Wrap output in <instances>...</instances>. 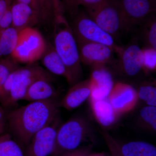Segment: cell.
<instances>
[{"mask_svg":"<svg viewBox=\"0 0 156 156\" xmlns=\"http://www.w3.org/2000/svg\"><path fill=\"white\" fill-rule=\"evenodd\" d=\"M58 99L30 102L7 114L9 133L21 146H27L37 132L59 115Z\"/></svg>","mask_w":156,"mask_h":156,"instance_id":"obj_1","label":"cell"},{"mask_svg":"<svg viewBox=\"0 0 156 156\" xmlns=\"http://www.w3.org/2000/svg\"><path fill=\"white\" fill-rule=\"evenodd\" d=\"M53 46L66 69L72 86L81 81L83 76L77 43L70 24L64 14L57 13L53 23Z\"/></svg>","mask_w":156,"mask_h":156,"instance_id":"obj_2","label":"cell"},{"mask_svg":"<svg viewBox=\"0 0 156 156\" xmlns=\"http://www.w3.org/2000/svg\"><path fill=\"white\" fill-rule=\"evenodd\" d=\"M93 129L88 119L83 116L72 117L57 129L56 144L51 156L77 149L92 135Z\"/></svg>","mask_w":156,"mask_h":156,"instance_id":"obj_3","label":"cell"},{"mask_svg":"<svg viewBox=\"0 0 156 156\" xmlns=\"http://www.w3.org/2000/svg\"><path fill=\"white\" fill-rule=\"evenodd\" d=\"M47 46L41 34L33 27L19 31L16 48L11 56L18 63L27 65L40 60Z\"/></svg>","mask_w":156,"mask_h":156,"instance_id":"obj_4","label":"cell"},{"mask_svg":"<svg viewBox=\"0 0 156 156\" xmlns=\"http://www.w3.org/2000/svg\"><path fill=\"white\" fill-rule=\"evenodd\" d=\"M41 79L54 80L52 74L35 63L20 67L14 72L11 92L3 106L10 107L23 100L29 87L34 82Z\"/></svg>","mask_w":156,"mask_h":156,"instance_id":"obj_5","label":"cell"},{"mask_svg":"<svg viewBox=\"0 0 156 156\" xmlns=\"http://www.w3.org/2000/svg\"><path fill=\"white\" fill-rule=\"evenodd\" d=\"M73 17L70 25L76 41L103 44L112 48L117 53L121 50L122 47L117 45L115 39L101 28L87 13L79 11Z\"/></svg>","mask_w":156,"mask_h":156,"instance_id":"obj_6","label":"cell"},{"mask_svg":"<svg viewBox=\"0 0 156 156\" xmlns=\"http://www.w3.org/2000/svg\"><path fill=\"white\" fill-rule=\"evenodd\" d=\"M86 10L89 17L115 39L122 32L126 31L122 15L113 0H105L100 5Z\"/></svg>","mask_w":156,"mask_h":156,"instance_id":"obj_7","label":"cell"},{"mask_svg":"<svg viewBox=\"0 0 156 156\" xmlns=\"http://www.w3.org/2000/svg\"><path fill=\"white\" fill-rule=\"evenodd\" d=\"M117 53L118 59L112 63L120 75L134 78L144 73L142 48L140 46L138 37H134L126 47H122Z\"/></svg>","mask_w":156,"mask_h":156,"instance_id":"obj_8","label":"cell"},{"mask_svg":"<svg viewBox=\"0 0 156 156\" xmlns=\"http://www.w3.org/2000/svg\"><path fill=\"white\" fill-rule=\"evenodd\" d=\"M119 9L126 31L139 26L156 11V0H113Z\"/></svg>","mask_w":156,"mask_h":156,"instance_id":"obj_9","label":"cell"},{"mask_svg":"<svg viewBox=\"0 0 156 156\" xmlns=\"http://www.w3.org/2000/svg\"><path fill=\"white\" fill-rule=\"evenodd\" d=\"M61 124L59 115L53 122L37 132L27 146L25 156H52L56 144L57 129Z\"/></svg>","mask_w":156,"mask_h":156,"instance_id":"obj_10","label":"cell"},{"mask_svg":"<svg viewBox=\"0 0 156 156\" xmlns=\"http://www.w3.org/2000/svg\"><path fill=\"white\" fill-rule=\"evenodd\" d=\"M81 62L91 67L107 65L114 61L112 48L99 43L76 41Z\"/></svg>","mask_w":156,"mask_h":156,"instance_id":"obj_11","label":"cell"},{"mask_svg":"<svg viewBox=\"0 0 156 156\" xmlns=\"http://www.w3.org/2000/svg\"><path fill=\"white\" fill-rule=\"evenodd\" d=\"M108 98L120 116L134 110L139 100L136 89L130 84L121 82L115 83Z\"/></svg>","mask_w":156,"mask_h":156,"instance_id":"obj_12","label":"cell"},{"mask_svg":"<svg viewBox=\"0 0 156 156\" xmlns=\"http://www.w3.org/2000/svg\"><path fill=\"white\" fill-rule=\"evenodd\" d=\"M89 80L91 91L89 100L107 98L115 83L112 73L106 65L92 66Z\"/></svg>","mask_w":156,"mask_h":156,"instance_id":"obj_13","label":"cell"},{"mask_svg":"<svg viewBox=\"0 0 156 156\" xmlns=\"http://www.w3.org/2000/svg\"><path fill=\"white\" fill-rule=\"evenodd\" d=\"M91 91L89 79L78 82L71 86L64 97L59 101V108L69 111L77 108L89 99Z\"/></svg>","mask_w":156,"mask_h":156,"instance_id":"obj_14","label":"cell"},{"mask_svg":"<svg viewBox=\"0 0 156 156\" xmlns=\"http://www.w3.org/2000/svg\"><path fill=\"white\" fill-rule=\"evenodd\" d=\"M12 27L20 31L27 27H33L43 23L36 12L23 3L14 0L11 8Z\"/></svg>","mask_w":156,"mask_h":156,"instance_id":"obj_15","label":"cell"},{"mask_svg":"<svg viewBox=\"0 0 156 156\" xmlns=\"http://www.w3.org/2000/svg\"><path fill=\"white\" fill-rule=\"evenodd\" d=\"M89 101L93 116L103 130L109 129L116 124L120 116L115 112L108 98Z\"/></svg>","mask_w":156,"mask_h":156,"instance_id":"obj_16","label":"cell"},{"mask_svg":"<svg viewBox=\"0 0 156 156\" xmlns=\"http://www.w3.org/2000/svg\"><path fill=\"white\" fill-rule=\"evenodd\" d=\"M53 80L41 79L29 87L23 100L29 102L58 99V92L53 86Z\"/></svg>","mask_w":156,"mask_h":156,"instance_id":"obj_17","label":"cell"},{"mask_svg":"<svg viewBox=\"0 0 156 156\" xmlns=\"http://www.w3.org/2000/svg\"><path fill=\"white\" fill-rule=\"evenodd\" d=\"M27 5L36 12L43 23L53 24L57 13H62L56 0H15Z\"/></svg>","mask_w":156,"mask_h":156,"instance_id":"obj_18","label":"cell"},{"mask_svg":"<svg viewBox=\"0 0 156 156\" xmlns=\"http://www.w3.org/2000/svg\"><path fill=\"white\" fill-rule=\"evenodd\" d=\"M40 60L49 73L55 75L64 77L68 83L69 78L67 71L53 44L50 42H47L46 49Z\"/></svg>","mask_w":156,"mask_h":156,"instance_id":"obj_19","label":"cell"},{"mask_svg":"<svg viewBox=\"0 0 156 156\" xmlns=\"http://www.w3.org/2000/svg\"><path fill=\"white\" fill-rule=\"evenodd\" d=\"M119 147L123 156H156V147L145 141H131Z\"/></svg>","mask_w":156,"mask_h":156,"instance_id":"obj_20","label":"cell"},{"mask_svg":"<svg viewBox=\"0 0 156 156\" xmlns=\"http://www.w3.org/2000/svg\"><path fill=\"white\" fill-rule=\"evenodd\" d=\"M139 27L140 36L144 47L156 49V17L152 14L143 20Z\"/></svg>","mask_w":156,"mask_h":156,"instance_id":"obj_21","label":"cell"},{"mask_svg":"<svg viewBox=\"0 0 156 156\" xmlns=\"http://www.w3.org/2000/svg\"><path fill=\"white\" fill-rule=\"evenodd\" d=\"M18 32L11 27L0 33V58L11 56L17 45Z\"/></svg>","mask_w":156,"mask_h":156,"instance_id":"obj_22","label":"cell"},{"mask_svg":"<svg viewBox=\"0 0 156 156\" xmlns=\"http://www.w3.org/2000/svg\"><path fill=\"white\" fill-rule=\"evenodd\" d=\"M0 156H25L22 146L10 133L0 135Z\"/></svg>","mask_w":156,"mask_h":156,"instance_id":"obj_23","label":"cell"},{"mask_svg":"<svg viewBox=\"0 0 156 156\" xmlns=\"http://www.w3.org/2000/svg\"><path fill=\"white\" fill-rule=\"evenodd\" d=\"M136 91L138 99L144 101L147 106L156 107L155 81H144Z\"/></svg>","mask_w":156,"mask_h":156,"instance_id":"obj_24","label":"cell"},{"mask_svg":"<svg viewBox=\"0 0 156 156\" xmlns=\"http://www.w3.org/2000/svg\"><path fill=\"white\" fill-rule=\"evenodd\" d=\"M140 126L149 131H156V107L146 106L140 111L138 117Z\"/></svg>","mask_w":156,"mask_h":156,"instance_id":"obj_25","label":"cell"},{"mask_svg":"<svg viewBox=\"0 0 156 156\" xmlns=\"http://www.w3.org/2000/svg\"><path fill=\"white\" fill-rule=\"evenodd\" d=\"M19 63L11 56L0 58V87L12 73L19 68Z\"/></svg>","mask_w":156,"mask_h":156,"instance_id":"obj_26","label":"cell"},{"mask_svg":"<svg viewBox=\"0 0 156 156\" xmlns=\"http://www.w3.org/2000/svg\"><path fill=\"white\" fill-rule=\"evenodd\" d=\"M143 72L147 75L156 69V49L144 47L142 48Z\"/></svg>","mask_w":156,"mask_h":156,"instance_id":"obj_27","label":"cell"},{"mask_svg":"<svg viewBox=\"0 0 156 156\" xmlns=\"http://www.w3.org/2000/svg\"><path fill=\"white\" fill-rule=\"evenodd\" d=\"M100 133L107 145L111 156H123L120 151V144L105 130H100Z\"/></svg>","mask_w":156,"mask_h":156,"instance_id":"obj_28","label":"cell"},{"mask_svg":"<svg viewBox=\"0 0 156 156\" xmlns=\"http://www.w3.org/2000/svg\"><path fill=\"white\" fill-rule=\"evenodd\" d=\"M63 14L65 13L74 17L79 12L77 0H56Z\"/></svg>","mask_w":156,"mask_h":156,"instance_id":"obj_29","label":"cell"},{"mask_svg":"<svg viewBox=\"0 0 156 156\" xmlns=\"http://www.w3.org/2000/svg\"><path fill=\"white\" fill-rule=\"evenodd\" d=\"M92 145L82 147L75 150L66 152L58 156H89L91 154Z\"/></svg>","mask_w":156,"mask_h":156,"instance_id":"obj_30","label":"cell"},{"mask_svg":"<svg viewBox=\"0 0 156 156\" xmlns=\"http://www.w3.org/2000/svg\"><path fill=\"white\" fill-rule=\"evenodd\" d=\"M11 8V7L0 19V33L12 26L13 20Z\"/></svg>","mask_w":156,"mask_h":156,"instance_id":"obj_31","label":"cell"},{"mask_svg":"<svg viewBox=\"0 0 156 156\" xmlns=\"http://www.w3.org/2000/svg\"><path fill=\"white\" fill-rule=\"evenodd\" d=\"M105 0H77L78 7L83 6L86 9L93 8L103 2Z\"/></svg>","mask_w":156,"mask_h":156,"instance_id":"obj_32","label":"cell"},{"mask_svg":"<svg viewBox=\"0 0 156 156\" xmlns=\"http://www.w3.org/2000/svg\"><path fill=\"white\" fill-rule=\"evenodd\" d=\"M14 0H0V19L12 6Z\"/></svg>","mask_w":156,"mask_h":156,"instance_id":"obj_33","label":"cell"},{"mask_svg":"<svg viewBox=\"0 0 156 156\" xmlns=\"http://www.w3.org/2000/svg\"><path fill=\"white\" fill-rule=\"evenodd\" d=\"M7 114L4 109L0 107V125H5L7 122Z\"/></svg>","mask_w":156,"mask_h":156,"instance_id":"obj_34","label":"cell"},{"mask_svg":"<svg viewBox=\"0 0 156 156\" xmlns=\"http://www.w3.org/2000/svg\"><path fill=\"white\" fill-rule=\"evenodd\" d=\"M5 125H0V135L5 133Z\"/></svg>","mask_w":156,"mask_h":156,"instance_id":"obj_35","label":"cell"},{"mask_svg":"<svg viewBox=\"0 0 156 156\" xmlns=\"http://www.w3.org/2000/svg\"><path fill=\"white\" fill-rule=\"evenodd\" d=\"M89 156H105L104 154L102 153L91 154Z\"/></svg>","mask_w":156,"mask_h":156,"instance_id":"obj_36","label":"cell"},{"mask_svg":"<svg viewBox=\"0 0 156 156\" xmlns=\"http://www.w3.org/2000/svg\"><path fill=\"white\" fill-rule=\"evenodd\" d=\"M0 90H1V87H0Z\"/></svg>","mask_w":156,"mask_h":156,"instance_id":"obj_37","label":"cell"}]
</instances>
